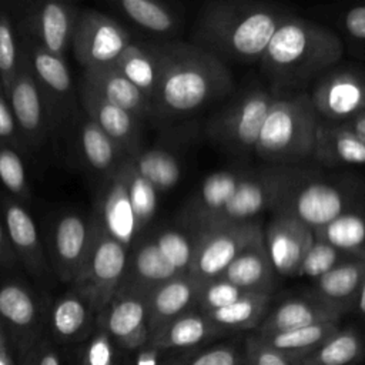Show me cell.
<instances>
[{"mask_svg": "<svg viewBox=\"0 0 365 365\" xmlns=\"http://www.w3.org/2000/svg\"><path fill=\"white\" fill-rule=\"evenodd\" d=\"M342 56L336 31L294 13L277 29L258 64L274 98H287L308 93Z\"/></svg>", "mask_w": 365, "mask_h": 365, "instance_id": "cell-1", "label": "cell"}, {"mask_svg": "<svg viewBox=\"0 0 365 365\" xmlns=\"http://www.w3.org/2000/svg\"><path fill=\"white\" fill-rule=\"evenodd\" d=\"M160 78L151 98L153 117L175 120L191 115L232 90V74L217 56L194 43H157Z\"/></svg>", "mask_w": 365, "mask_h": 365, "instance_id": "cell-2", "label": "cell"}, {"mask_svg": "<svg viewBox=\"0 0 365 365\" xmlns=\"http://www.w3.org/2000/svg\"><path fill=\"white\" fill-rule=\"evenodd\" d=\"M294 11L287 6L255 0L205 3L195 20L194 44L225 64L258 63L277 29Z\"/></svg>", "mask_w": 365, "mask_h": 365, "instance_id": "cell-3", "label": "cell"}, {"mask_svg": "<svg viewBox=\"0 0 365 365\" xmlns=\"http://www.w3.org/2000/svg\"><path fill=\"white\" fill-rule=\"evenodd\" d=\"M365 205V177L351 170L311 168L281 198L272 214L298 218L314 231Z\"/></svg>", "mask_w": 365, "mask_h": 365, "instance_id": "cell-4", "label": "cell"}, {"mask_svg": "<svg viewBox=\"0 0 365 365\" xmlns=\"http://www.w3.org/2000/svg\"><path fill=\"white\" fill-rule=\"evenodd\" d=\"M318 124L319 117L308 93L274 98L254 154L269 165L305 164L314 157Z\"/></svg>", "mask_w": 365, "mask_h": 365, "instance_id": "cell-5", "label": "cell"}, {"mask_svg": "<svg viewBox=\"0 0 365 365\" xmlns=\"http://www.w3.org/2000/svg\"><path fill=\"white\" fill-rule=\"evenodd\" d=\"M311 168L307 164L252 167L230 201L201 231L254 221L267 211L272 214L284 194Z\"/></svg>", "mask_w": 365, "mask_h": 365, "instance_id": "cell-6", "label": "cell"}, {"mask_svg": "<svg viewBox=\"0 0 365 365\" xmlns=\"http://www.w3.org/2000/svg\"><path fill=\"white\" fill-rule=\"evenodd\" d=\"M274 96L267 87L251 86L218 110L207 124L208 137L240 158L255 153L257 141Z\"/></svg>", "mask_w": 365, "mask_h": 365, "instance_id": "cell-7", "label": "cell"}, {"mask_svg": "<svg viewBox=\"0 0 365 365\" xmlns=\"http://www.w3.org/2000/svg\"><path fill=\"white\" fill-rule=\"evenodd\" d=\"M128 254V247L111 237L98 220L93 245L71 284L73 289L90 301L97 317L117 294L125 272Z\"/></svg>", "mask_w": 365, "mask_h": 365, "instance_id": "cell-8", "label": "cell"}, {"mask_svg": "<svg viewBox=\"0 0 365 365\" xmlns=\"http://www.w3.org/2000/svg\"><path fill=\"white\" fill-rule=\"evenodd\" d=\"M262 235L264 227L258 220L195 232V252L188 275L198 282L220 278L225 268Z\"/></svg>", "mask_w": 365, "mask_h": 365, "instance_id": "cell-9", "label": "cell"}, {"mask_svg": "<svg viewBox=\"0 0 365 365\" xmlns=\"http://www.w3.org/2000/svg\"><path fill=\"white\" fill-rule=\"evenodd\" d=\"M47 308L38 297L19 281L0 285V324L16 358L27 356L46 336Z\"/></svg>", "mask_w": 365, "mask_h": 365, "instance_id": "cell-10", "label": "cell"}, {"mask_svg": "<svg viewBox=\"0 0 365 365\" xmlns=\"http://www.w3.org/2000/svg\"><path fill=\"white\" fill-rule=\"evenodd\" d=\"M322 121L344 123L365 110V67L336 64L327 70L308 93Z\"/></svg>", "mask_w": 365, "mask_h": 365, "instance_id": "cell-11", "label": "cell"}, {"mask_svg": "<svg viewBox=\"0 0 365 365\" xmlns=\"http://www.w3.org/2000/svg\"><path fill=\"white\" fill-rule=\"evenodd\" d=\"M130 43L128 31L115 19L91 9L80 10L71 47L84 70L111 66Z\"/></svg>", "mask_w": 365, "mask_h": 365, "instance_id": "cell-12", "label": "cell"}, {"mask_svg": "<svg viewBox=\"0 0 365 365\" xmlns=\"http://www.w3.org/2000/svg\"><path fill=\"white\" fill-rule=\"evenodd\" d=\"M20 47L46 101L50 125H58L70 115L76 104L70 68L64 57L51 54L30 40Z\"/></svg>", "mask_w": 365, "mask_h": 365, "instance_id": "cell-13", "label": "cell"}, {"mask_svg": "<svg viewBox=\"0 0 365 365\" xmlns=\"http://www.w3.org/2000/svg\"><path fill=\"white\" fill-rule=\"evenodd\" d=\"M24 145H41L51 128L46 101L21 53L16 76L4 93Z\"/></svg>", "mask_w": 365, "mask_h": 365, "instance_id": "cell-14", "label": "cell"}, {"mask_svg": "<svg viewBox=\"0 0 365 365\" xmlns=\"http://www.w3.org/2000/svg\"><path fill=\"white\" fill-rule=\"evenodd\" d=\"M80 10L64 1H37L21 19L26 37L51 54L64 57L71 46Z\"/></svg>", "mask_w": 365, "mask_h": 365, "instance_id": "cell-15", "label": "cell"}, {"mask_svg": "<svg viewBox=\"0 0 365 365\" xmlns=\"http://www.w3.org/2000/svg\"><path fill=\"white\" fill-rule=\"evenodd\" d=\"M315 240L307 224L287 214H271L264 227V242L279 278H294Z\"/></svg>", "mask_w": 365, "mask_h": 365, "instance_id": "cell-16", "label": "cell"}, {"mask_svg": "<svg viewBox=\"0 0 365 365\" xmlns=\"http://www.w3.org/2000/svg\"><path fill=\"white\" fill-rule=\"evenodd\" d=\"M100 325L127 355L150 342L147 297L117 292L111 302L98 314Z\"/></svg>", "mask_w": 365, "mask_h": 365, "instance_id": "cell-17", "label": "cell"}, {"mask_svg": "<svg viewBox=\"0 0 365 365\" xmlns=\"http://www.w3.org/2000/svg\"><path fill=\"white\" fill-rule=\"evenodd\" d=\"M98 218L87 220L78 214L63 215L53 230V267L56 275L73 284L93 245Z\"/></svg>", "mask_w": 365, "mask_h": 365, "instance_id": "cell-18", "label": "cell"}, {"mask_svg": "<svg viewBox=\"0 0 365 365\" xmlns=\"http://www.w3.org/2000/svg\"><path fill=\"white\" fill-rule=\"evenodd\" d=\"M96 325V309L86 297L73 288L47 308L46 336L60 346L68 348L83 342Z\"/></svg>", "mask_w": 365, "mask_h": 365, "instance_id": "cell-19", "label": "cell"}, {"mask_svg": "<svg viewBox=\"0 0 365 365\" xmlns=\"http://www.w3.org/2000/svg\"><path fill=\"white\" fill-rule=\"evenodd\" d=\"M251 168L240 165L220 170L205 177L184 212V221L192 232H200L224 208Z\"/></svg>", "mask_w": 365, "mask_h": 365, "instance_id": "cell-20", "label": "cell"}, {"mask_svg": "<svg viewBox=\"0 0 365 365\" xmlns=\"http://www.w3.org/2000/svg\"><path fill=\"white\" fill-rule=\"evenodd\" d=\"M78 100L87 114V118L94 121L128 158L141 150V120L106 101L83 84H80Z\"/></svg>", "mask_w": 365, "mask_h": 365, "instance_id": "cell-21", "label": "cell"}, {"mask_svg": "<svg viewBox=\"0 0 365 365\" xmlns=\"http://www.w3.org/2000/svg\"><path fill=\"white\" fill-rule=\"evenodd\" d=\"M341 314L324 302L318 301L307 291L282 298L271 305L259 327L254 331L258 335H269L295 328H302L324 322H339Z\"/></svg>", "mask_w": 365, "mask_h": 365, "instance_id": "cell-22", "label": "cell"}, {"mask_svg": "<svg viewBox=\"0 0 365 365\" xmlns=\"http://www.w3.org/2000/svg\"><path fill=\"white\" fill-rule=\"evenodd\" d=\"M224 338L227 335L205 314L192 309L151 334L150 342L163 351L184 354Z\"/></svg>", "mask_w": 365, "mask_h": 365, "instance_id": "cell-23", "label": "cell"}, {"mask_svg": "<svg viewBox=\"0 0 365 365\" xmlns=\"http://www.w3.org/2000/svg\"><path fill=\"white\" fill-rule=\"evenodd\" d=\"M3 215L10 244L19 261L36 278H46L50 268L30 212L17 200L7 198L3 204Z\"/></svg>", "mask_w": 365, "mask_h": 365, "instance_id": "cell-24", "label": "cell"}, {"mask_svg": "<svg viewBox=\"0 0 365 365\" xmlns=\"http://www.w3.org/2000/svg\"><path fill=\"white\" fill-rule=\"evenodd\" d=\"M180 274L163 255L154 240L141 242L130 254L125 272L117 292L147 297L158 285L178 277Z\"/></svg>", "mask_w": 365, "mask_h": 365, "instance_id": "cell-25", "label": "cell"}, {"mask_svg": "<svg viewBox=\"0 0 365 365\" xmlns=\"http://www.w3.org/2000/svg\"><path fill=\"white\" fill-rule=\"evenodd\" d=\"M80 84L141 121L153 117L151 100L111 66L84 70Z\"/></svg>", "mask_w": 365, "mask_h": 365, "instance_id": "cell-26", "label": "cell"}, {"mask_svg": "<svg viewBox=\"0 0 365 365\" xmlns=\"http://www.w3.org/2000/svg\"><path fill=\"white\" fill-rule=\"evenodd\" d=\"M365 279V258L345 262L322 277L311 281L305 289L309 295L345 315L354 311L358 294Z\"/></svg>", "mask_w": 365, "mask_h": 365, "instance_id": "cell-27", "label": "cell"}, {"mask_svg": "<svg viewBox=\"0 0 365 365\" xmlns=\"http://www.w3.org/2000/svg\"><path fill=\"white\" fill-rule=\"evenodd\" d=\"M221 278L245 292L274 295L279 277L267 251L264 235L248 245L225 268Z\"/></svg>", "mask_w": 365, "mask_h": 365, "instance_id": "cell-28", "label": "cell"}, {"mask_svg": "<svg viewBox=\"0 0 365 365\" xmlns=\"http://www.w3.org/2000/svg\"><path fill=\"white\" fill-rule=\"evenodd\" d=\"M198 287V281L184 274L154 288L147 295L150 335L180 315L195 309Z\"/></svg>", "mask_w": 365, "mask_h": 365, "instance_id": "cell-29", "label": "cell"}, {"mask_svg": "<svg viewBox=\"0 0 365 365\" xmlns=\"http://www.w3.org/2000/svg\"><path fill=\"white\" fill-rule=\"evenodd\" d=\"M312 158L327 168L361 167L365 165V141L341 123L319 120Z\"/></svg>", "mask_w": 365, "mask_h": 365, "instance_id": "cell-30", "label": "cell"}, {"mask_svg": "<svg viewBox=\"0 0 365 365\" xmlns=\"http://www.w3.org/2000/svg\"><path fill=\"white\" fill-rule=\"evenodd\" d=\"M98 220L111 237L118 240L125 247H130L137 230L127 190L124 163L108 178Z\"/></svg>", "mask_w": 365, "mask_h": 365, "instance_id": "cell-31", "label": "cell"}, {"mask_svg": "<svg viewBox=\"0 0 365 365\" xmlns=\"http://www.w3.org/2000/svg\"><path fill=\"white\" fill-rule=\"evenodd\" d=\"M272 299L274 295L269 294L248 292L238 301L224 308L205 312V315L227 336L254 332L268 314Z\"/></svg>", "mask_w": 365, "mask_h": 365, "instance_id": "cell-32", "label": "cell"}, {"mask_svg": "<svg viewBox=\"0 0 365 365\" xmlns=\"http://www.w3.org/2000/svg\"><path fill=\"white\" fill-rule=\"evenodd\" d=\"M150 100L160 78V50L157 43H130L111 64Z\"/></svg>", "mask_w": 365, "mask_h": 365, "instance_id": "cell-33", "label": "cell"}, {"mask_svg": "<svg viewBox=\"0 0 365 365\" xmlns=\"http://www.w3.org/2000/svg\"><path fill=\"white\" fill-rule=\"evenodd\" d=\"M365 358V335L356 327H339L297 365H358Z\"/></svg>", "mask_w": 365, "mask_h": 365, "instance_id": "cell-34", "label": "cell"}, {"mask_svg": "<svg viewBox=\"0 0 365 365\" xmlns=\"http://www.w3.org/2000/svg\"><path fill=\"white\" fill-rule=\"evenodd\" d=\"M78 145L84 163L98 174L110 178L128 158L120 147L90 118L80 124Z\"/></svg>", "mask_w": 365, "mask_h": 365, "instance_id": "cell-35", "label": "cell"}, {"mask_svg": "<svg viewBox=\"0 0 365 365\" xmlns=\"http://www.w3.org/2000/svg\"><path fill=\"white\" fill-rule=\"evenodd\" d=\"M339 327V322H324L259 336L297 365L305 356L312 354Z\"/></svg>", "mask_w": 365, "mask_h": 365, "instance_id": "cell-36", "label": "cell"}, {"mask_svg": "<svg viewBox=\"0 0 365 365\" xmlns=\"http://www.w3.org/2000/svg\"><path fill=\"white\" fill-rule=\"evenodd\" d=\"M128 160L134 170L148 182H151L158 192L173 188L181 178L180 160L168 150L141 148Z\"/></svg>", "mask_w": 365, "mask_h": 365, "instance_id": "cell-37", "label": "cell"}, {"mask_svg": "<svg viewBox=\"0 0 365 365\" xmlns=\"http://www.w3.org/2000/svg\"><path fill=\"white\" fill-rule=\"evenodd\" d=\"M314 232L317 238L365 258V205L339 215Z\"/></svg>", "mask_w": 365, "mask_h": 365, "instance_id": "cell-38", "label": "cell"}, {"mask_svg": "<svg viewBox=\"0 0 365 365\" xmlns=\"http://www.w3.org/2000/svg\"><path fill=\"white\" fill-rule=\"evenodd\" d=\"M237 336L224 338L190 352L174 354L167 365H247L244 338Z\"/></svg>", "mask_w": 365, "mask_h": 365, "instance_id": "cell-39", "label": "cell"}, {"mask_svg": "<svg viewBox=\"0 0 365 365\" xmlns=\"http://www.w3.org/2000/svg\"><path fill=\"white\" fill-rule=\"evenodd\" d=\"M66 351L70 365H124L123 352L100 325L83 342Z\"/></svg>", "mask_w": 365, "mask_h": 365, "instance_id": "cell-40", "label": "cell"}, {"mask_svg": "<svg viewBox=\"0 0 365 365\" xmlns=\"http://www.w3.org/2000/svg\"><path fill=\"white\" fill-rule=\"evenodd\" d=\"M114 6L135 24L151 33L167 34L178 26L175 13L167 4L155 0H117Z\"/></svg>", "mask_w": 365, "mask_h": 365, "instance_id": "cell-41", "label": "cell"}, {"mask_svg": "<svg viewBox=\"0 0 365 365\" xmlns=\"http://www.w3.org/2000/svg\"><path fill=\"white\" fill-rule=\"evenodd\" d=\"M124 167H125L128 197H130V202L134 214L135 230L138 234L147 227V224L153 220L157 211L158 190L134 170L128 158L124 161Z\"/></svg>", "mask_w": 365, "mask_h": 365, "instance_id": "cell-42", "label": "cell"}, {"mask_svg": "<svg viewBox=\"0 0 365 365\" xmlns=\"http://www.w3.org/2000/svg\"><path fill=\"white\" fill-rule=\"evenodd\" d=\"M358 258L361 257L342 251L335 245L315 237L312 247L309 248L308 254L305 255L304 261L299 265L297 277H302L314 281L322 277L324 274L329 272L331 269Z\"/></svg>", "mask_w": 365, "mask_h": 365, "instance_id": "cell-43", "label": "cell"}, {"mask_svg": "<svg viewBox=\"0 0 365 365\" xmlns=\"http://www.w3.org/2000/svg\"><path fill=\"white\" fill-rule=\"evenodd\" d=\"M167 261L180 272L188 274L195 252V232H181L178 230H163L154 240Z\"/></svg>", "mask_w": 365, "mask_h": 365, "instance_id": "cell-44", "label": "cell"}, {"mask_svg": "<svg viewBox=\"0 0 365 365\" xmlns=\"http://www.w3.org/2000/svg\"><path fill=\"white\" fill-rule=\"evenodd\" d=\"M334 21L342 34V44L349 51L365 60V3H356L335 10Z\"/></svg>", "mask_w": 365, "mask_h": 365, "instance_id": "cell-45", "label": "cell"}, {"mask_svg": "<svg viewBox=\"0 0 365 365\" xmlns=\"http://www.w3.org/2000/svg\"><path fill=\"white\" fill-rule=\"evenodd\" d=\"M21 60V47L10 14L0 9V87L6 93Z\"/></svg>", "mask_w": 365, "mask_h": 365, "instance_id": "cell-46", "label": "cell"}, {"mask_svg": "<svg viewBox=\"0 0 365 365\" xmlns=\"http://www.w3.org/2000/svg\"><path fill=\"white\" fill-rule=\"evenodd\" d=\"M0 181L17 201L29 198V182L23 160L14 147L4 143H0Z\"/></svg>", "mask_w": 365, "mask_h": 365, "instance_id": "cell-47", "label": "cell"}, {"mask_svg": "<svg viewBox=\"0 0 365 365\" xmlns=\"http://www.w3.org/2000/svg\"><path fill=\"white\" fill-rule=\"evenodd\" d=\"M245 291L228 282L224 278H214L210 281L200 282L198 294H197V305L195 309L201 312H211L220 308H224L240 298H242Z\"/></svg>", "mask_w": 365, "mask_h": 365, "instance_id": "cell-48", "label": "cell"}, {"mask_svg": "<svg viewBox=\"0 0 365 365\" xmlns=\"http://www.w3.org/2000/svg\"><path fill=\"white\" fill-rule=\"evenodd\" d=\"M244 349L247 365H295L289 358L268 345L255 332L245 334Z\"/></svg>", "mask_w": 365, "mask_h": 365, "instance_id": "cell-49", "label": "cell"}, {"mask_svg": "<svg viewBox=\"0 0 365 365\" xmlns=\"http://www.w3.org/2000/svg\"><path fill=\"white\" fill-rule=\"evenodd\" d=\"M29 356L33 365H70L66 348L57 345L47 336L34 346Z\"/></svg>", "mask_w": 365, "mask_h": 365, "instance_id": "cell-50", "label": "cell"}, {"mask_svg": "<svg viewBox=\"0 0 365 365\" xmlns=\"http://www.w3.org/2000/svg\"><path fill=\"white\" fill-rule=\"evenodd\" d=\"M0 143L9 144L16 150L24 147L13 111L10 108L7 97L1 90V87H0Z\"/></svg>", "mask_w": 365, "mask_h": 365, "instance_id": "cell-51", "label": "cell"}, {"mask_svg": "<svg viewBox=\"0 0 365 365\" xmlns=\"http://www.w3.org/2000/svg\"><path fill=\"white\" fill-rule=\"evenodd\" d=\"M17 255L10 244L6 227L0 221V268H10L17 262Z\"/></svg>", "mask_w": 365, "mask_h": 365, "instance_id": "cell-52", "label": "cell"}, {"mask_svg": "<svg viewBox=\"0 0 365 365\" xmlns=\"http://www.w3.org/2000/svg\"><path fill=\"white\" fill-rule=\"evenodd\" d=\"M341 124L345 125L349 131H352L362 141H365V110L362 113H359L358 115H355L354 118H349Z\"/></svg>", "mask_w": 365, "mask_h": 365, "instance_id": "cell-53", "label": "cell"}, {"mask_svg": "<svg viewBox=\"0 0 365 365\" xmlns=\"http://www.w3.org/2000/svg\"><path fill=\"white\" fill-rule=\"evenodd\" d=\"M354 312L365 322V279H364L361 291L358 294V298H356V302L354 307Z\"/></svg>", "mask_w": 365, "mask_h": 365, "instance_id": "cell-54", "label": "cell"}, {"mask_svg": "<svg viewBox=\"0 0 365 365\" xmlns=\"http://www.w3.org/2000/svg\"><path fill=\"white\" fill-rule=\"evenodd\" d=\"M0 365H19L16 354L11 348L6 349L0 354Z\"/></svg>", "mask_w": 365, "mask_h": 365, "instance_id": "cell-55", "label": "cell"}, {"mask_svg": "<svg viewBox=\"0 0 365 365\" xmlns=\"http://www.w3.org/2000/svg\"><path fill=\"white\" fill-rule=\"evenodd\" d=\"M11 348V344H10V341H9V336H7V334H6V331L3 329V327H1V324H0V354L3 352V351H6V349H10ZM13 349V348H11Z\"/></svg>", "mask_w": 365, "mask_h": 365, "instance_id": "cell-56", "label": "cell"}, {"mask_svg": "<svg viewBox=\"0 0 365 365\" xmlns=\"http://www.w3.org/2000/svg\"><path fill=\"white\" fill-rule=\"evenodd\" d=\"M17 362H19V365H33V364H31V359H30V356H29V355H27V356H24V358L17 359Z\"/></svg>", "mask_w": 365, "mask_h": 365, "instance_id": "cell-57", "label": "cell"}]
</instances>
